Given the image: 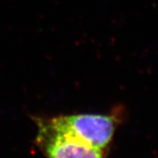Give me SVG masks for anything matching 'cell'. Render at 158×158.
Returning a JSON list of instances; mask_svg holds the SVG:
<instances>
[{"label":"cell","instance_id":"6da1fadb","mask_svg":"<svg viewBox=\"0 0 158 158\" xmlns=\"http://www.w3.org/2000/svg\"><path fill=\"white\" fill-rule=\"evenodd\" d=\"M35 143L46 158H105V151L62 128L52 118H36Z\"/></svg>","mask_w":158,"mask_h":158},{"label":"cell","instance_id":"7a4b0ae2","mask_svg":"<svg viewBox=\"0 0 158 158\" xmlns=\"http://www.w3.org/2000/svg\"><path fill=\"white\" fill-rule=\"evenodd\" d=\"M52 119L79 140L105 152L113 141L118 125V118L113 114L80 113Z\"/></svg>","mask_w":158,"mask_h":158}]
</instances>
